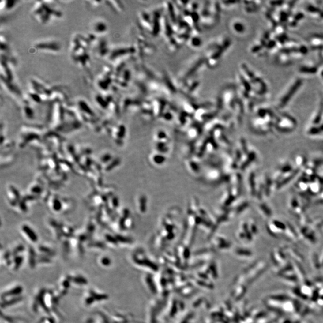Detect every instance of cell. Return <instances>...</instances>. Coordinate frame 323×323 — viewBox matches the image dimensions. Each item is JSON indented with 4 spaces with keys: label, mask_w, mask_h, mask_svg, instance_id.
<instances>
[{
    "label": "cell",
    "mask_w": 323,
    "mask_h": 323,
    "mask_svg": "<svg viewBox=\"0 0 323 323\" xmlns=\"http://www.w3.org/2000/svg\"><path fill=\"white\" fill-rule=\"evenodd\" d=\"M309 182L306 180H300L297 182L296 187L302 192H305L309 189Z\"/></svg>",
    "instance_id": "obj_8"
},
{
    "label": "cell",
    "mask_w": 323,
    "mask_h": 323,
    "mask_svg": "<svg viewBox=\"0 0 323 323\" xmlns=\"http://www.w3.org/2000/svg\"><path fill=\"white\" fill-rule=\"evenodd\" d=\"M321 131V129H319V128H318L314 127V128H312L311 129H310V130H309V133H310V135H317V134H318Z\"/></svg>",
    "instance_id": "obj_10"
},
{
    "label": "cell",
    "mask_w": 323,
    "mask_h": 323,
    "mask_svg": "<svg viewBox=\"0 0 323 323\" xmlns=\"http://www.w3.org/2000/svg\"><path fill=\"white\" fill-rule=\"evenodd\" d=\"M300 52H302V53H306L307 52V49H306V47H302V49H300Z\"/></svg>",
    "instance_id": "obj_14"
},
{
    "label": "cell",
    "mask_w": 323,
    "mask_h": 323,
    "mask_svg": "<svg viewBox=\"0 0 323 323\" xmlns=\"http://www.w3.org/2000/svg\"><path fill=\"white\" fill-rule=\"evenodd\" d=\"M287 225L278 220H272L268 224V231L273 235H277L285 232Z\"/></svg>",
    "instance_id": "obj_1"
},
{
    "label": "cell",
    "mask_w": 323,
    "mask_h": 323,
    "mask_svg": "<svg viewBox=\"0 0 323 323\" xmlns=\"http://www.w3.org/2000/svg\"><path fill=\"white\" fill-rule=\"evenodd\" d=\"M308 10L310 12H311V13H318V12H320V10L318 9H317V8H316V7L312 6H310L308 7Z\"/></svg>",
    "instance_id": "obj_11"
},
{
    "label": "cell",
    "mask_w": 323,
    "mask_h": 323,
    "mask_svg": "<svg viewBox=\"0 0 323 323\" xmlns=\"http://www.w3.org/2000/svg\"><path fill=\"white\" fill-rule=\"evenodd\" d=\"M258 209L260 213L266 219L271 217L272 215L271 209L265 203H261L258 204Z\"/></svg>",
    "instance_id": "obj_6"
},
{
    "label": "cell",
    "mask_w": 323,
    "mask_h": 323,
    "mask_svg": "<svg viewBox=\"0 0 323 323\" xmlns=\"http://www.w3.org/2000/svg\"><path fill=\"white\" fill-rule=\"evenodd\" d=\"M322 76H323V73H322Z\"/></svg>",
    "instance_id": "obj_16"
},
{
    "label": "cell",
    "mask_w": 323,
    "mask_h": 323,
    "mask_svg": "<svg viewBox=\"0 0 323 323\" xmlns=\"http://www.w3.org/2000/svg\"><path fill=\"white\" fill-rule=\"evenodd\" d=\"M93 29L94 32L96 34H101L106 32L107 28L106 23L103 21H95L93 25Z\"/></svg>",
    "instance_id": "obj_5"
},
{
    "label": "cell",
    "mask_w": 323,
    "mask_h": 323,
    "mask_svg": "<svg viewBox=\"0 0 323 323\" xmlns=\"http://www.w3.org/2000/svg\"><path fill=\"white\" fill-rule=\"evenodd\" d=\"M258 114L261 117H263L265 116V115L266 114V111H265V110H260L259 111Z\"/></svg>",
    "instance_id": "obj_13"
},
{
    "label": "cell",
    "mask_w": 323,
    "mask_h": 323,
    "mask_svg": "<svg viewBox=\"0 0 323 323\" xmlns=\"http://www.w3.org/2000/svg\"><path fill=\"white\" fill-rule=\"evenodd\" d=\"M323 186L322 182L320 180L314 178L309 182V189L310 193L312 194L319 193L321 190V187Z\"/></svg>",
    "instance_id": "obj_4"
},
{
    "label": "cell",
    "mask_w": 323,
    "mask_h": 323,
    "mask_svg": "<svg viewBox=\"0 0 323 323\" xmlns=\"http://www.w3.org/2000/svg\"><path fill=\"white\" fill-rule=\"evenodd\" d=\"M295 163L297 168H301L305 166V165L307 163V160L304 156L299 155L295 157Z\"/></svg>",
    "instance_id": "obj_7"
},
{
    "label": "cell",
    "mask_w": 323,
    "mask_h": 323,
    "mask_svg": "<svg viewBox=\"0 0 323 323\" xmlns=\"http://www.w3.org/2000/svg\"><path fill=\"white\" fill-rule=\"evenodd\" d=\"M304 17V15L303 13H299L298 14H297L295 17V21H299V20H300L301 19H302L303 17Z\"/></svg>",
    "instance_id": "obj_12"
},
{
    "label": "cell",
    "mask_w": 323,
    "mask_h": 323,
    "mask_svg": "<svg viewBox=\"0 0 323 323\" xmlns=\"http://www.w3.org/2000/svg\"><path fill=\"white\" fill-rule=\"evenodd\" d=\"M36 47H37L38 49L48 50L49 51H53L54 52L59 51L60 49L59 44L54 41H44L39 43L36 46Z\"/></svg>",
    "instance_id": "obj_3"
},
{
    "label": "cell",
    "mask_w": 323,
    "mask_h": 323,
    "mask_svg": "<svg viewBox=\"0 0 323 323\" xmlns=\"http://www.w3.org/2000/svg\"><path fill=\"white\" fill-rule=\"evenodd\" d=\"M320 129H321V130H323V125H322V126H321V127L320 128Z\"/></svg>",
    "instance_id": "obj_15"
},
{
    "label": "cell",
    "mask_w": 323,
    "mask_h": 323,
    "mask_svg": "<svg viewBox=\"0 0 323 323\" xmlns=\"http://www.w3.org/2000/svg\"><path fill=\"white\" fill-rule=\"evenodd\" d=\"M302 83V81L300 80H298L295 82V83L293 85V86L290 89V90L287 92V93L285 95L284 98L282 99V100L281 101V103H280V106L281 107H284L285 104L289 101V100L291 99V98L294 95V94L296 92V91L298 90V89L300 88V86Z\"/></svg>",
    "instance_id": "obj_2"
},
{
    "label": "cell",
    "mask_w": 323,
    "mask_h": 323,
    "mask_svg": "<svg viewBox=\"0 0 323 323\" xmlns=\"http://www.w3.org/2000/svg\"><path fill=\"white\" fill-rule=\"evenodd\" d=\"M300 71H301V73H303L314 74V73H317V69L315 67H311V68H310V67L303 66V67H302L300 68Z\"/></svg>",
    "instance_id": "obj_9"
}]
</instances>
